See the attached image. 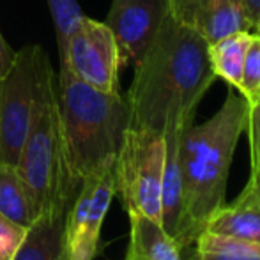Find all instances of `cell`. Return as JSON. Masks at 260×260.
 I'll return each mask as SVG.
<instances>
[{
    "label": "cell",
    "instance_id": "obj_1",
    "mask_svg": "<svg viewBox=\"0 0 260 260\" xmlns=\"http://www.w3.org/2000/svg\"><path fill=\"white\" fill-rule=\"evenodd\" d=\"M214 80L207 41L167 14L156 39L135 66L126 94L127 127L157 135L174 126L188 127Z\"/></svg>",
    "mask_w": 260,
    "mask_h": 260
},
{
    "label": "cell",
    "instance_id": "obj_2",
    "mask_svg": "<svg viewBox=\"0 0 260 260\" xmlns=\"http://www.w3.org/2000/svg\"><path fill=\"white\" fill-rule=\"evenodd\" d=\"M60 135V188L66 209L83 181L115 165L117 152L129 126V108L120 92H101L60 64L57 87Z\"/></svg>",
    "mask_w": 260,
    "mask_h": 260
},
{
    "label": "cell",
    "instance_id": "obj_3",
    "mask_svg": "<svg viewBox=\"0 0 260 260\" xmlns=\"http://www.w3.org/2000/svg\"><path fill=\"white\" fill-rule=\"evenodd\" d=\"M250 103L229 85L225 103L209 120L189 124L181 135L182 189H184V239L191 246L206 229L207 219L225 204L230 165L246 131Z\"/></svg>",
    "mask_w": 260,
    "mask_h": 260
},
{
    "label": "cell",
    "instance_id": "obj_4",
    "mask_svg": "<svg viewBox=\"0 0 260 260\" xmlns=\"http://www.w3.org/2000/svg\"><path fill=\"white\" fill-rule=\"evenodd\" d=\"M16 170L23 181L36 214L58 207L68 211L58 200L60 188V135L55 75L48 57L43 62L36 92V106L30 129L21 149Z\"/></svg>",
    "mask_w": 260,
    "mask_h": 260
},
{
    "label": "cell",
    "instance_id": "obj_5",
    "mask_svg": "<svg viewBox=\"0 0 260 260\" xmlns=\"http://www.w3.org/2000/svg\"><path fill=\"white\" fill-rule=\"evenodd\" d=\"M163 167V135L127 127L115 157V195L127 214H142L161 223Z\"/></svg>",
    "mask_w": 260,
    "mask_h": 260
},
{
    "label": "cell",
    "instance_id": "obj_6",
    "mask_svg": "<svg viewBox=\"0 0 260 260\" xmlns=\"http://www.w3.org/2000/svg\"><path fill=\"white\" fill-rule=\"evenodd\" d=\"M46 52L27 45L16 52L13 66L0 78V163L16 167L30 129L36 92Z\"/></svg>",
    "mask_w": 260,
    "mask_h": 260
},
{
    "label": "cell",
    "instance_id": "obj_7",
    "mask_svg": "<svg viewBox=\"0 0 260 260\" xmlns=\"http://www.w3.org/2000/svg\"><path fill=\"white\" fill-rule=\"evenodd\" d=\"M115 197V165L90 175L69 206L62 230V260H94L105 216Z\"/></svg>",
    "mask_w": 260,
    "mask_h": 260
},
{
    "label": "cell",
    "instance_id": "obj_8",
    "mask_svg": "<svg viewBox=\"0 0 260 260\" xmlns=\"http://www.w3.org/2000/svg\"><path fill=\"white\" fill-rule=\"evenodd\" d=\"M76 78L101 92H119V50L106 23L82 16L58 55Z\"/></svg>",
    "mask_w": 260,
    "mask_h": 260
},
{
    "label": "cell",
    "instance_id": "obj_9",
    "mask_svg": "<svg viewBox=\"0 0 260 260\" xmlns=\"http://www.w3.org/2000/svg\"><path fill=\"white\" fill-rule=\"evenodd\" d=\"M167 14L168 0H113L105 23L115 38L120 69L140 62Z\"/></svg>",
    "mask_w": 260,
    "mask_h": 260
},
{
    "label": "cell",
    "instance_id": "obj_10",
    "mask_svg": "<svg viewBox=\"0 0 260 260\" xmlns=\"http://www.w3.org/2000/svg\"><path fill=\"white\" fill-rule=\"evenodd\" d=\"M168 14L207 43L237 30H251L244 0H168Z\"/></svg>",
    "mask_w": 260,
    "mask_h": 260
},
{
    "label": "cell",
    "instance_id": "obj_11",
    "mask_svg": "<svg viewBox=\"0 0 260 260\" xmlns=\"http://www.w3.org/2000/svg\"><path fill=\"white\" fill-rule=\"evenodd\" d=\"M186 127L174 126L163 133L165 138V167L163 182H161V226L179 244L181 250H186L184 239V189H182L181 157H179V144L181 135Z\"/></svg>",
    "mask_w": 260,
    "mask_h": 260
},
{
    "label": "cell",
    "instance_id": "obj_12",
    "mask_svg": "<svg viewBox=\"0 0 260 260\" xmlns=\"http://www.w3.org/2000/svg\"><path fill=\"white\" fill-rule=\"evenodd\" d=\"M64 209L52 207L41 212L27 229L20 248L11 260H62Z\"/></svg>",
    "mask_w": 260,
    "mask_h": 260
},
{
    "label": "cell",
    "instance_id": "obj_13",
    "mask_svg": "<svg viewBox=\"0 0 260 260\" xmlns=\"http://www.w3.org/2000/svg\"><path fill=\"white\" fill-rule=\"evenodd\" d=\"M129 216L126 260H182V250L159 221L142 214Z\"/></svg>",
    "mask_w": 260,
    "mask_h": 260
},
{
    "label": "cell",
    "instance_id": "obj_14",
    "mask_svg": "<svg viewBox=\"0 0 260 260\" xmlns=\"http://www.w3.org/2000/svg\"><path fill=\"white\" fill-rule=\"evenodd\" d=\"M204 230L260 243V204L237 197L234 204L230 206L223 204L219 209H216L207 219Z\"/></svg>",
    "mask_w": 260,
    "mask_h": 260
},
{
    "label": "cell",
    "instance_id": "obj_15",
    "mask_svg": "<svg viewBox=\"0 0 260 260\" xmlns=\"http://www.w3.org/2000/svg\"><path fill=\"white\" fill-rule=\"evenodd\" d=\"M251 30H237L207 43L209 60L216 76H221L230 87L239 89L243 80V66L248 46L251 43Z\"/></svg>",
    "mask_w": 260,
    "mask_h": 260
},
{
    "label": "cell",
    "instance_id": "obj_16",
    "mask_svg": "<svg viewBox=\"0 0 260 260\" xmlns=\"http://www.w3.org/2000/svg\"><path fill=\"white\" fill-rule=\"evenodd\" d=\"M0 214L25 229H28L38 218L16 167L2 163H0Z\"/></svg>",
    "mask_w": 260,
    "mask_h": 260
},
{
    "label": "cell",
    "instance_id": "obj_17",
    "mask_svg": "<svg viewBox=\"0 0 260 260\" xmlns=\"http://www.w3.org/2000/svg\"><path fill=\"white\" fill-rule=\"evenodd\" d=\"M197 260H260V243L204 232L195 239Z\"/></svg>",
    "mask_w": 260,
    "mask_h": 260
},
{
    "label": "cell",
    "instance_id": "obj_18",
    "mask_svg": "<svg viewBox=\"0 0 260 260\" xmlns=\"http://www.w3.org/2000/svg\"><path fill=\"white\" fill-rule=\"evenodd\" d=\"M46 4H48L50 13H52L55 34H57V48L58 55H60L66 48L69 34L76 27L83 13L76 0H46Z\"/></svg>",
    "mask_w": 260,
    "mask_h": 260
},
{
    "label": "cell",
    "instance_id": "obj_19",
    "mask_svg": "<svg viewBox=\"0 0 260 260\" xmlns=\"http://www.w3.org/2000/svg\"><path fill=\"white\" fill-rule=\"evenodd\" d=\"M237 90L246 98L250 105H253L260 96V36L257 34L251 36V43L244 57L243 80Z\"/></svg>",
    "mask_w": 260,
    "mask_h": 260
},
{
    "label": "cell",
    "instance_id": "obj_20",
    "mask_svg": "<svg viewBox=\"0 0 260 260\" xmlns=\"http://www.w3.org/2000/svg\"><path fill=\"white\" fill-rule=\"evenodd\" d=\"M27 229L0 214V260H11L20 248Z\"/></svg>",
    "mask_w": 260,
    "mask_h": 260
},
{
    "label": "cell",
    "instance_id": "obj_21",
    "mask_svg": "<svg viewBox=\"0 0 260 260\" xmlns=\"http://www.w3.org/2000/svg\"><path fill=\"white\" fill-rule=\"evenodd\" d=\"M248 144H250V175H255L260 172V100L257 103L250 105V113H248L246 131Z\"/></svg>",
    "mask_w": 260,
    "mask_h": 260
},
{
    "label": "cell",
    "instance_id": "obj_22",
    "mask_svg": "<svg viewBox=\"0 0 260 260\" xmlns=\"http://www.w3.org/2000/svg\"><path fill=\"white\" fill-rule=\"evenodd\" d=\"M14 58H16V52L7 45L2 32H0V78L7 75V71H9L11 66H13Z\"/></svg>",
    "mask_w": 260,
    "mask_h": 260
},
{
    "label": "cell",
    "instance_id": "obj_23",
    "mask_svg": "<svg viewBox=\"0 0 260 260\" xmlns=\"http://www.w3.org/2000/svg\"><path fill=\"white\" fill-rule=\"evenodd\" d=\"M239 199L260 204V172L255 175H250V179H248L246 186H244V189L239 195Z\"/></svg>",
    "mask_w": 260,
    "mask_h": 260
},
{
    "label": "cell",
    "instance_id": "obj_24",
    "mask_svg": "<svg viewBox=\"0 0 260 260\" xmlns=\"http://www.w3.org/2000/svg\"><path fill=\"white\" fill-rule=\"evenodd\" d=\"M244 9H246L250 27H251V30H253L255 23H257L260 18V0H244Z\"/></svg>",
    "mask_w": 260,
    "mask_h": 260
},
{
    "label": "cell",
    "instance_id": "obj_25",
    "mask_svg": "<svg viewBox=\"0 0 260 260\" xmlns=\"http://www.w3.org/2000/svg\"><path fill=\"white\" fill-rule=\"evenodd\" d=\"M251 32H253V34H257V36H260V18H258L257 23H255V27H253V30H251Z\"/></svg>",
    "mask_w": 260,
    "mask_h": 260
},
{
    "label": "cell",
    "instance_id": "obj_26",
    "mask_svg": "<svg viewBox=\"0 0 260 260\" xmlns=\"http://www.w3.org/2000/svg\"><path fill=\"white\" fill-rule=\"evenodd\" d=\"M258 100H260V96H258ZM258 100H257V101H258ZM257 101H255V103H257Z\"/></svg>",
    "mask_w": 260,
    "mask_h": 260
}]
</instances>
